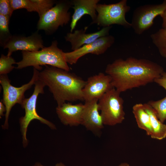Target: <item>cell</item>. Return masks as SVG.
<instances>
[{"mask_svg": "<svg viewBox=\"0 0 166 166\" xmlns=\"http://www.w3.org/2000/svg\"><path fill=\"white\" fill-rule=\"evenodd\" d=\"M164 72L163 67L156 62L132 57L116 59L105 70L113 87L120 93L153 82Z\"/></svg>", "mask_w": 166, "mask_h": 166, "instance_id": "cell-1", "label": "cell"}, {"mask_svg": "<svg viewBox=\"0 0 166 166\" xmlns=\"http://www.w3.org/2000/svg\"><path fill=\"white\" fill-rule=\"evenodd\" d=\"M39 79L49 87L57 106L66 101H84L82 90L86 81L69 71L46 65Z\"/></svg>", "mask_w": 166, "mask_h": 166, "instance_id": "cell-2", "label": "cell"}, {"mask_svg": "<svg viewBox=\"0 0 166 166\" xmlns=\"http://www.w3.org/2000/svg\"><path fill=\"white\" fill-rule=\"evenodd\" d=\"M56 40L52 42L50 46L44 47L41 50L30 52L22 51V58L18 62L16 69H22L33 66L38 70L42 69V65H49L68 71L70 69L65 56V52L57 47Z\"/></svg>", "mask_w": 166, "mask_h": 166, "instance_id": "cell-3", "label": "cell"}, {"mask_svg": "<svg viewBox=\"0 0 166 166\" xmlns=\"http://www.w3.org/2000/svg\"><path fill=\"white\" fill-rule=\"evenodd\" d=\"M34 85V90L32 95L28 98H25L21 105L25 111L24 116L19 119L22 144L24 148H26L28 144L29 141L26 137L27 132L29 124L33 120H39L41 123L46 124L52 130H56L57 128L53 123L41 117L37 113L36 110L37 98L39 94L44 93V88L45 85L39 79Z\"/></svg>", "mask_w": 166, "mask_h": 166, "instance_id": "cell-4", "label": "cell"}, {"mask_svg": "<svg viewBox=\"0 0 166 166\" xmlns=\"http://www.w3.org/2000/svg\"><path fill=\"white\" fill-rule=\"evenodd\" d=\"M40 72L34 68L33 74L30 81L19 87L13 86L7 75H0V83L3 89V98L1 100L6 108L5 120L2 128L4 130L8 128V120L10 112L16 104L21 105L25 98V92L30 89L39 79Z\"/></svg>", "mask_w": 166, "mask_h": 166, "instance_id": "cell-5", "label": "cell"}, {"mask_svg": "<svg viewBox=\"0 0 166 166\" xmlns=\"http://www.w3.org/2000/svg\"><path fill=\"white\" fill-rule=\"evenodd\" d=\"M120 94L113 88L98 100V109L104 125L114 126L122 123L124 120V101Z\"/></svg>", "mask_w": 166, "mask_h": 166, "instance_id": "cell-6", "label": "cell"}, {"mask_svg": "<svg viewBox=\"0 0 166 166\" xmlns=\"http://www.w3.org/2000/svg\"><path fill=\"white\" fill-rule=\"evenodd\" d=\"M130 9L127 0H121L117 3L109 4L98 3L96 8L97 18L91 23L96 24L103 27L117 24L129 28L132 25L126 20L125 15Z\"/></svg>", "mask_w": 166, "mask_h": 166, "instance_id": "cell-7", "label": "cell"}, {"mask_svg": "<svg viewBox=\"0 0 166 166\" xmlns=\"http://www.w3.org/2000/svg\"><path fill=\"white\" fill-rule=\"evenodd\" d=\"M72 6L71 1L62 0L40 17L37 25L38 30H43L48 34L56 31L60 26L68 24L71 13L69 11Z\"/></svg>", "mask_w": 166, "mask_h": 166, "instance_id": "cell-8", "label": "cell"}, {"mask_svg": "<svg viewBox=\"0 0 166 166\" xmlns=\"http://www.w3.org/2000/svg\"><path fill=\"white\" fill-rule=\"evenodd\" d=\"M166 8V0L160 4H146L136 8L133 12L131 23L134 32L141 35L149 29L155 18L160 16Z\"/></svg>", "mask_w": 166, "mask_h": 166, "instance_id": "cell-9", "label": "cell"}, {"mask_svg": "<svg viewBox=\"0 0 166 166\" xmlns=\"http://www.w3.org/2000/svg\"><path fill=\"white\" fill-rule=\"evenodd\" d=\"M115 38L109 35L99 38L94 42L85 45L79 49L69 52H65V60L67 63L73 65L85 55L91 53L97 55L105 53L115 42Z\"/></svg>", "mask_w": 166, "mask_h": 166, "instance_id": "cell-10", "label": "cell"}, {"mask_svg": "<svg viewBox=\"0 0 166 166\" xmlns=\"http://www.w3.org/2000/svg\"><path fill=\"white\" fill-rule=\"evenodd\" d=\"M82 90L85 101L97 99L99 100L108 91L113 88L111 79L102 73L89 77Z\"/></svg>", "mask_w": 166, "mask_h": 166, "instance_id": "cell-11", "label": "cell"}, {"mask_svg": "<svg viewBox=\"0 0 166 166\" xmlns=\"http://www.w3.org/2000/svg\"><path fill=\"white\" fill-rule=\"evenodd\" d=\"M3 47L8 49V56L18 50L34 52L44 48L41 36L37 33L27 37L11 36L4 42Z\"/></svg>", "mask_w": 166, "mask_h": 166, "instance_id": "cell-12", "label": "cell"}, {"mask_svg": "<svg viewBox=\"0 0 166 166\" xmlns=\"http://www.w3.org/2000/svg\"><path fill=\"white\" fill-rule=\"evenodd\" d=\"M98 101V100L95 99L85 101L81 125L95 135L100 136L104 124L99 113Z\"/></svg>", "mask_w": 166, "mask_h": 166, "instance_id": "cell-13", "label": "cell"}, {"mask_svg": "<svg viewBox=\"0 0 166 166\" xmlns=\"http://www.w3.org/2000/svg\"><path fill=\"white\" fill-rule=\"evenodd\" d=\"M112 27L111 26L104 27L95 32L86 33L87 27H85L84 30H76L73 33H67L65 36V39L66 41L70 43L71 49L73 51L94 42L100 38L109 35V32Z\"/></svg>", "mask_w": 166, "mask_h": 166, "instance_id": "cell-14", "label": "cell"}, {"mask_svg": "<svg viewBox=\"0 0 166 166\" xmlns=\"http://www.w3.org/2000/svg\"><path fill=\"white\" fill-rule=\"evenodd\" d=\"M84 105L65 103L57 106L56 111L61 122L65 126H77L81 124Z\"/></svg>", "mask_w": 166, "mask_h": 166, "instance_id": "cell-15", "label": "cell"}, {"mask_svg": "<svg viewBox=\"0 0 166 166\" xmlns=\"http://www.w3.org/2000/svg\"><path fill=\"white\" fill-rule=\"evenodd\" d=\"M99 1V0H71L72 7L74 11L70 25L71 33L73 32L77 22L84 15L88 14L90 16L92 22L96 20L97 16L96 8Z\"/></svg>", "mask_w": 166, "mask_h": 166, "instance_id": "cell-16", "label": "cell"}, {"mask_svg": "<svg viewBox=\"0 0 166 166\" xmlns=\"http://www.w3.org/2000/svg\"><path fill=\"white\" fill-rule=\"evenodd\" d=\"M144 109L149 116L153 134L151 137L161 140L166 137V125L157 118L153 108L147 103L143 104Z\"/></svg>", "mask_w": 166, "mask_h": 166, "instance_id": "cell-17", "label": "cell"}, {"mask_svg": "<svg viewBox=\"0 0 166 166\" xmlns=\"http://www.w3.org/2000/svg\"><path fill=\"white\" fill-rule=\"evenodd\" d=\"M132 112L138 127L144 131L146 134L151 136L153 130L148 114L145 110L143 104L137 103L132 108Z\"/></svg>", "mask_w": 166, "mask_h": 166, "instance_id": "cell-18", "label": "cell"}, {"mask_svg": "<svg viewBox=\"0 0 166 166\" xmlns=\"http://www.w3.org/2000/svg\"><path fill=\"white\" fill-rule=\"evenodd\" d=\"M150 37L160 55L166 59V29L161 28L152 34Z\"/></svg>", "mask_w": 166, "mask_h": 166, "instance_id": "cell-19", "label": "cell"}, {"mask_svg": "<svg viewBox=\"0 0 166 166\" xmlns=\"http://www.w3.org/2000/svg\"><path fill=\"white\" fill-rule=\"evenodd\" d=\"M147 103L154 110L159 120L164 123L166 120V96L159 100H151Z\"/></svg>", "mask_w": 166, "mask_h": 166, "instance_id": "cell-20", "label": "cell"}, {"mask_svg": "<svg viewBox=\"0 0 166 166\" xmlns=\"http://www.w3.org/2000/svg\"><path fill=\"white\" fill-rule=\"evenodd\" d=\"M14 11L20 9H25L29 12H37L36 5L33 0H9Z\"/></svg>", "mask_w": 166, "mask_h": 166, "instance_id": "cell-21", "label": "cell"}, {"mask_svg": "<svg viewBox=\"0 0 166 166\" xmlns=\"http://www.w3.org/2000/svg\"><path fill=\"white\" fill-rule=\"evenodd\" d=\"M15 60L11 56L2 54L0 58V74L7 75L14 68L12 65L16 64Z\"/></svg>", "mask_w": 166, "mask_h": 166, "instance_id": "cell-22", "label": "cell"}, {"mask_svg": "<svg viewBox=\"0 0 166 166\" xmlns=\"http://www.w3.org/2000/svg\"><path fill=\"white\" fill-rule=\"evenodd\" d=\"M39 17L53 7L55 1L52 0H33Z\"/></svg>", "mask_w": 166, "mask_h": 166, "instance_id": "cell-23", "label": "cell"}, {"mask_svg": "<svg viewBox=\"0 0 166 166\" xmlns=\"http://www.w3.org/2000/svg\"><path fill=\"white\" fill-rule=\"evenodd\" d=\"M10 17L9 16L0 14V36H9V19Z\"/></svg>", "mask_w": 166, "mask_h": 166, "instance_id": "cell-24", "label": "cell"}, {"mask_svg": "<svg viewBox=\"0 0 166 166\" xmlns=\"http://www.w3.org/2000/svg\"><path fill=\"white\" fill-rule=\"evenodd\" d=\"M13 11L9 0H0V14L10 17Z\"/></svg>", "mask_w": 166, "mask_h": 166, "instance_id": "cell-25", "label": "cell"}, {"mask_svg": "<svg viewBox=\"0 0 166 166\" xmlns=\"http://www.w3.org/2000/svg\"><path fill=\"white\" fill-rule=\"evenodd\" d=\"M154 82L163 87L166 90V72L164 71L160 77L154 80Z\"/></svg>", "mask_w": 166, "mask_h": 166, "instance_id": "cell-26", "label": "cell"}, {"mask_svg": "<svg viewBox=\"0 0 166 166\" xmlns=\"http://www.w3.org/2000/svg\"><path fill=\"white\" fill-rule=\"evenodd\" d=\"M162 19V28L166 29V8L160 16Z\"/></svg>", "mask_w": 166, "mask_h": 166, "instance_id": "cell-27", "label": "cell"}, {"mask_svg": "<svg viewBox=\"0 0 166 166\" xmlns=\"http://www.w3.org/2000/svg\"><path fill=\"white\" fill-rule=\"evenodd\" d=\"M6 112V108L5 106L3 103L2 100L0 101V117L2 118V117L4 116V113Z\"/></svg>", "mask_w": 166, "mask_h": 166, "instance_id": "cell-28", "label": "cell"}, {"mask_svg": "<svg viewBox=\"0 0 166 166\" xmlns=\"http://www.w3.org/2000/svg\"><path fill=\"white\" fill-rule=\"evenodd\" d=\"M32 166H45L39 162H36ZM55 166H66L65 164L61 162L57 163Z\"/></svg>", "mask_w": 166, "mask_h": 166, "instance_id": "cell-29", "label": "cell"}, {"mask_svg": "<svg viewBox=\"0 0 166 166\" xmlns=\"http://www.w3.org/2000/svg\"><path fill=\"white\" fill-rule=\"evenodd\" d=\"M117 166H130L129 164L127 162H123L119 164Z\"/></svg>", "mask_w": 166, "mask_h": 166, "instance_id": "cell-30", "label": "cell"}, {"mask_svg": "<svg viewBox=\"0 0 166 166\" xmlns=\"http://www.w3.org/2000/svg\"></svg>", "mask_w": 166, "mask_h": 166, "instance_id": "cell-31", "label": "cell"}]
</instances>
